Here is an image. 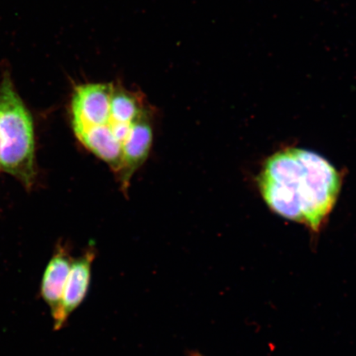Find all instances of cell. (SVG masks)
I'll return each instance as SVG.
<instances>
[{
    "label": "cell",
    "mask_w": 356,
    "mask_h": 356,
    "mask_svg": "<svg viewBox=\"0 0 356 356\" xmlns=\"http://www.w3.org/2000/svg\"><path fill=\"white\" fill-rule=\"evenodd\" d=\"M198 356V355H197Z\"/></svg>",
    "instance_id": "6"
},
{
    "label": "cell",
    "mask_w": 356,
    "mask_h": 356,
    "mask_svg": "<svg viewBox=\"0 0 356 356\" xmlns=\"http://www.w3.org/2000/svg\"><path fill=\"white\" fill-rule=\"evenodd\" d=\"M96 253L92 247L74 259L67 278L59 309L53 316L55 330L64 326L71 314L82 304L88 295L92 277V266Z\"/></svg>",
    "instance_id": "4"
},
{
    "label": "cell",
    "mask_w": 356,
    "mask_h": 356,
    "mask_svg": "<svg viewBox=\"0 0 356 356\" xmlns=\"http://www.w3.org/2000/svg\"><path fill=\"white\" fill-rule=\"evenodd\" d=\"M70 121L75 137L113 171L124 195L148 159L154 140V113L139 92L108 83L74 88Z\"/></svg>",
    "instance_id": "1"
},
{
    "label": "cell",
    "mask_w": 356,
    "mask_h": 356,
    "mask_svg": "<svg viewBox=\"0 0 356 356\" xmlns=\"http://www.w3.org/2000/svg\"><path fill=\"white\" fill-rule=\"evenodd\" d=\"M73 261L74 258L70 256L68 249L59 246L44 270L41 293L44 300L50 307L52 317L59 309Z\"/></svg>",
    "instance_id": "5"
},
{
    "label": "cell",
    "mask_w": 356,
    "mask_h": 356,
    "mask_svg": "<svg viewBox=\"0 0 356 356\" xmlns=\"http://www.w3.org/2000/svg\"><path fill=\"white\" fill-rule=\"evenodd\" d=\"M258 188L271 211L318 232L335 207L339 172L321 155L289 148L266 160Z\"/></svg>",
    "instance_id": "2"
},
{
    "label": "cell",
    "mask_w": 356,
    "mask_h": 356,
    "mask_svg": "<svg viewBox=\"0 0 356 356\" xmlns=\"http://www.w3.org/2000/svg\"><path fill=\"white\" fill-rule=\"evenodd\" d=\"M0 170L17 178L26 188L33 184V120L8 74L0 83Z\"/></svg>",
    "instance_id": "3"
}]
</instances>
